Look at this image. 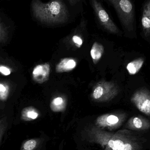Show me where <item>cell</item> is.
Masks as SVG:
<instances>
[{
    "mask_svg": "<svg viewBox=\"0 0 150 150\" xmlns=\"http://www.w3.org/2000/svg\"><path fill=\"white\" fill-rule=\"evenodd\" d=\"M31 8L34 17L45 24H63L71 18L69 9L63 0H51L48 2L32 0Z\"/></svg>",
    "mask_w": 150,
    "mask_h": 150,
    "instance_id": "1",
    "label": "cell"
},
{
    "mask_svg": "<svg viewBox=\"0 0 150 150\" xmlns=\"http://www.w3.org/2000/svg\"><path fill=\"white\" fill-rule=\"evenodd\" d=\"M112 7L124 30L134 31L136 26L135 0H102Z\"/></svg>",
    "mask_w": 150,
    "mask_h": 150,
    "instance_id": "2",
    "label": "cell"
},
{
    "mask_svg": "<svg viewBox=\"0 0 150 150\" xmlns=\"http://www.w3.org/2000/svg\"><path fill=\"white\" fill-rule=\"evenodd\" d=\"M92 8L94 18L98 24L104 30L115 34L119 33V29L108 13L102 0H88Z\"/></svg>",
    "mask_w": 150,
    "mask_h": 150,
    "instance_id": "3",
    "label": "cell"
},
{
    "mask_svg": "<svg viewBox=\"0 0 150 150\" xmlns=\"http://www.w3.org/2000/svg\"><path fill=\"white\" fill-rule=\"evenodd\" d=\"M131 100L139 111L147 115H150V97L147 93L141 91L136 92L132 97Z\"/></svg>",
    "mask_w": 150,
    "mask_h": 150,
    "instance_id": "4",
    "label": "cell"
},
{
    "mask_svg": "<svg viewBox=\"0 0 150 150\" xmlns=\"http://www.w3.org/2000/svg\"><path fill=\"white\" fill-rule=\"evenodd\" d=\"M141 23L144 35H149L150 30V0H144L141 9Z\"/></svg>",
    "mask_w": 150,
    "mask_h": 150,
    "instance_id": "5",
    "label": "cell"
},
{
    "mask_svg": "<svg viewBox=\"0 0 150 150\" xmlns=\"http://www.w3.org/2000/svg\"><path fill=\"white\" fill-rule=\"evenodd\" d=\"M50 69L48 63L38 65L33 71V79L35 82L40 83L46 82L49 78Z\"/></svg>",
    "mask_w": 150,
    "mask_h": 150,
    "instance_id": "6",
    "label": "cell"
},
{
    "mask_svg": "<svg viewBox=\"0 0 150 150\" xmlns=\"http://www.w3.org/2000/svg\"><path fill=\"white\" fill-rule=\"evenodd\" d=\"M77 62L74 59L66 58L62 59L56 66V72L58 73L70 72L75 68Z\"/></svg>",
    "mask_w": 150,
    "mask_h": 150,
    "instance_id": "7",
    "label": "cell"
},
{
    "mask_svg": "<svg viewBox=\"0 0 150 150\" xmlns=\"http://www.w3.org/2000/svg\"><path fill=\"white\" fill-rule=\"evenodd\" d=\"M39 112L33 107H27L23 109L21 118L24 121H31L38 119L40 116Z\"/></svg>",
    "mask_w": 150,
    "mask_h": 150,
    "instance_id": "8",
    "label": "cell"
},
{
    "mask_svg": "<svg viewBox=\"0 0 150 150\" xmlns=\"http://www.w3.org/2000/svg\"><path fill=\"white\" fill-rule=\"evenodd\" d=\"M104 47L100 43L95 42L93 43L90 51V54L93 62L97 64L101 59L104 53Z\"/></svg>",
    "mask_w": 150,
    "mask_h": 150,
    "instance_id": "9",
    "label": "cell"
},
{
    "mask_svg": "<svg viewBox=\"0 0 150 150\" xmlns=\"http://www.w3.org/2000/svg\"><path fill=\"white\" fill-rule=\"evenodd\" d=\"M43 140L40 138H33L25 141L20 150H39Z\"/></svg>",
    "mask_w": 150,
    "mask_h": 150,
    "instance_id": "10",
    "label": "cell"
},
{
    "mask_svg": "<svg viewBox=\"0 0 150 150\" xmlns=\"http://www.w3.org/2000/svg\"><path fill=\"white\" fill-rule=\"evenodd\" d=\"M144 60L142 58H139L129 62L127 67V69L130 75H134L141 70L143 66Z\"/></svg>",
    "mask_w": 150,
    "mask_h": 150,
    "instance_id": "11",
    "label": "cell"
},
{
    "mask_svg": "<svg viewBox=\"0 0 150 150\" xmlns=\"http://www.w3.org/2000/svg\"><path fill=\"white\" fill-rule=\"evenodd\" d=\"M66 106V100L61 97L55 98L50 104L51 109L55 112H61L65 109Z\"/></svg>",
    "mask_w": 150,
    "mask_h": 150,
    "instance_id": "12",
    "label": "cell"
},
{
    "mask_svg": "<svg viewBox=\"0 0 150 150\" xmlns=\"http://www.w3.org/2000/svg\"><path fill=\"white\" fill-rule=\"evenodd\" d=\"M108 146L112 150H132L133 148L129 144H124L120 140H111L108 142Z\"/></svg>",
    "mask_w": 150,
    "mask_h": 150,
    "instance_id": "13",
    "label": "cell"
},
{
    "mask_svg": "<svg viewBox=\"0 0 150 150\" xmlns=\"http://www.w3.org/2000/svg\"><path fill=\"white\" fill-rule=\"evenodd\" d=\"M10 90L9 85L7 83L0 82V100L5 101L8 99Z\"/></svg>",
    "mask_w": 150,
    "mask_h": 150,
    "instance_id": "14",
    "label": "cell"
},
{
    "mask_svg": "<svg viewBox=\"0 0 150 150\" xmlns=\"http://www.w3.org/2000/svg\"><path fill=\"white\" fill-rule=\"evenodd\" d=\"M8 34V28L0 17V44H4L7 41Z\"/></svg>",
    "mask_w": 150,
    "mask_h": 150,
    "instance_id": "15",
    "label": "cell"
},
{
    "mask_svg": "<svg viewBox=\"0 0 150 150\" xmlns=\"http://www.w3.org/2000/svg\"><path fill=\"white\" fill-rule=\"evenodd\" d=\"M70 7L74 8L77 9L81 13L83 12V5H87L85 0H66Z\"/></svg>",
    "mask_w": 150,
    "mask_h": 150,
    "instance_id": "16",
    "label": "cell"
},
{
    "mask_svg": "<svg viewBox=\"0 0 150 150\" xmlns=\"http://www.w3.org/2000/svg\"><path fill=\"white\" fill-rule=\"evenodd\" d=\"M8 127V122H7L6 117H4L0 120V145L3 137L5 134V131Z\"/></svg>",
    "mask_w": 150,
    "mask_h": 150,
    "instance_id": "17",
    "label": "cell"
},
{
    "mask_svg": "<svg viewBox=\"0 0 150 150\" xmlns=\"http://www.w3.org/2000/svg\"><path fill=\"white\" fill-rule=\"evenodd\" d=\"M79 33V32H77L76 29L75 32L71 37V40L77 47H80L82 45L83 40L82 36Z\"/></svg>",
    "mask_w": 150,
    "mask_h": 150,
    "instance_id": "18",
    "label": "cell"
},
{
    "mask_svg": "<svg viewBox=\"0 0 150 150\" xmlns=\"http://www.w3.org/2000/svg\"><path fill=\"white\" fill-rule=\"evenodd\" d=\"M104 93V89L102 86H97L94 89L92 93V96L95 99H99L100 98Z\"/></svg>",
    "mask_w": 150,
    "mask_h": 150,
    "instance_id": "19",
    "label": "cell"
},
{
    "mask_svg": "<svg viewBox=\"0 0 150 150\" xmlns=\"http://www.w3.org/2000/svg\"><path fill=\"white\" fill-rule=\"evenodd\" d=\"M106 121L109 125H114L117 124L119 121V119L117 116L113 115H108L106 117Z\"/></svg>",
    "mask_w": 150,
    "mask_h": 150,
    "instance_id": "20",
    "label": "cell"
},
{
    "mask_svg": "<svg viewBox=\"0 0 150 150\" xmlns=\"http://www.w3.org/2000/svg\"><path fill=\"white\" fill-rule=\"evenodd\" d=\"M12 72V70L10 68L4 66L0 65V74L3 76H9L10 75Z\"/></svg>",
    "mask_w": 150,
    "mask_h": 150,
    "instance_id": "21",
    "label": "cell"
},
{
    "mask_svg": "<svg viewBox=\"0 0 150 150\" xmlns=\"http://www.w3.org/2000/svg\"><path fill=\"white\" fill-rule=\"evenodd\" d=\"M133 124L136 128L140 129L142 127V122L140 118L135 117L133 120Z\"/></svg>",
    "mask_w": 150,
    "mask_h": 150,
    "instance_id": "22",
    "label": "cell"
}]
</instances>
